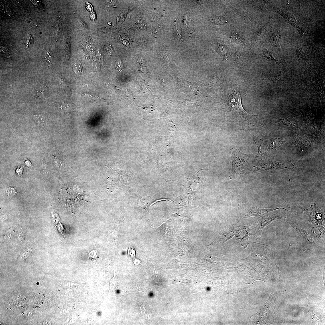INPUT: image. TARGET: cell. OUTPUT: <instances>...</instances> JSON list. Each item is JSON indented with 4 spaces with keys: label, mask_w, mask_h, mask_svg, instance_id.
Returning a JSON list of instances; mask_svg holds the SVG:
<instances>
[{
    "label": "cell",
    "mask_w": 325,
    "mask_h": 325,
    "mask_svg": "<svg viewBox=\"0 0 325 325\" xmlns=\"http://www.w3.org/2000/svg\"><path fill=\"white\" fill-rule=\"evenodd\" d=\"M263 55L264 57L266 58L268 60L279 63L278 61L273 56L271 52L268 50L267 48L263 51Z\"/></svg>",
    "instance_id": "5bb4252c"
},
{
    "label": "cell",
    "mask_w": 325,
    "mask_h": 325,
    "mask_svg": "<svg viewBox=\"0 0 325 325\" xmlns=\"http://www.w3.org/2000/svg\"><path fill=\"white\" fill-rule=\"evenodd\" d=\"M231 155L232 162V171L231 176L235 174L237 176L247 167L249 156L234 148L231 149Z\"/></svg>",
    "instance_id": "7a4b0ae2"
},
{
    "label": "cell",
    "mask_w": 325,
    "mask_h": 325,
    "mask_svg": "<svg viewBox=\"0 0 325 325\" xmlns=\"http://www.w3.org/2000/svg\"><path fill=\"white\" fill-rule=\"evenodd\" d=\"M6 192L8 196H13L16 194V188L13 187H9L7 189Z\"/></svg>",
    "instance_id": "2e32d148"
},
{
    "label": "cell",
    "mask_w": 325,
    "mask_h": 325,
    "mask_svg": "<svg viewBox=\"0 0 325 325\" xmlns=\"http://www.w3.org/2000/svg\"><path fill=\"white\" fill-rule=\"evenodd\" d=\"M274 9L285 19L292 26L294 27L300 34L304 35V28L300 19L295 14L287 12L278 7H275Z\"/></svg>",
    "instance_id": "277c9868"
},
{
    "label": "cell",
    "mask_w": 325,
    "mask_h": 325,
    "mask_svg": "<svg viewBox=\"0 0 325 325\" xmlns=\"http://www.w3.org/2000/svg\"><path fill=\"white\" fill-rule=\"evenodd\" d=\"M254 140V141L257 147L258 148V152L257 156V157H261L262 156L263 153H262V151L261 149V146L262 144V141L261 140H259L258 138L256 137H253Z\"/></svg>",
    "instance_id": "4fadbf2b"
},
{
    "label": "cell",
    "mask_w": 325,
    "mask_h": 325,
    "mask_svg": "<svg viewBox=\"0 0 325 325\" xmlns=\"http://www.w3.org/2000/svg\"><path fill=\"white\" fill-rule=\"evenodd\" d=\"M275 79L278 80V81H292V80L285 77H278L275 78Z\"/></svg>",
    "instance_id": "d6986e66"
},
{
    "label": "cell",
    "mask_w": 325,
    "mask_h": 325,
    "mask_svg": "<svg viewBox=\"0 0 325 325\" xmlns=\"http://www.w3.org/2000/svg\"><path fill=\"white\" fill-rule=\"evenodd\" d=\"M271 142L269 149L272 150L277 149L285 142L283 140L280 139H275Z\"/></svg>",
    "instance_id": "ba28073f"
},
{
    "label": "cell",
    "mask_w": 325,
    "mask_h": 325,
    "mask_svg": "<svg viewBox=\"0 0 325 325\" xmlns=\"http://www.w3.org/2000/svg\"><path fill=\"white\" fill-rule=\"evenodd\" d=\"M62 110L64 112H70L74 109L75 106L72 104L62 103L60 107Z\"/></svg>",
    "instance_id": "7c38bea8"
},
{
    "label": "cell",
    "mask_w": 325,
    "mask_h": 325,
    "mask_svg": "<svg viewBox=\"0 0 325 325\" xmlns=\"http://www.w3.org/2000/svg\"><path fill=\"white\" fill-rule=\"evenodd\" d=\"M311 206L310 208L303 211H304V212L308 215L311 220L310 221H311L313 224L316 223L318 224L319 222L322 221V219L324 220V216L322 210L316 208L315 204Z\"/></svg>",
    "instance_id": "5b68a950"
},
{
    "label": "cell",
    "mask_w": 325,
    "mask_h": 325,
    "mask_svg": "<svg viewBox=\"0 0 325 325\" xmlns=\"http://www.w3.org/2000/svg\"><path fill=\"white\" fill-rule=\"evenodd\" d=\"M209 21L216 25H223L228 23L226 19L223 16L213 15L211 16Z\"/></svg>",
    "instance_id": "52a82bcc"
},
{
    "label": "cell",
    "mask_w": 325,
    "mask_h": 325,
    "mask_svg": "<svg viewBox=\"0 0 325 325\" xmlns=\"http://www.w3.org/2000/svg\"><path fill=\"white\" fill-rule=\"evenodd\" d=\"M273 295H271L268 302L265 305L259 313L255 316L257 323L268 324L271 322L274 315V302Z\"/></svg>",
    "instance_id": "3957f363"
},
{
    "label": "cell",
    "mask_w": 325,
    "mask_h": 325,
    "mask_svg": "<svg viewBox=\"0 0 325 325\" xmlns=\"http://www.w3.org/2000/svg\"><path fill=\"white\" fill-rule=\"evenodd\" d=\"M241 97L237 92H233L229 96L228 104L232 111L237 115L243 118L249 124L254 126L251 121V117L253 115L248 113L244 109L241 104Z\"/></svg>",
    "instance_id": "6da1fadb"
},
{
    "label": "cell",
    "mask_w": 325,
    "mask_h": 325,
    "mask_svg": "<svg viewBox=\"0 0 325 325\" xmlns=\"http://www.w3.org/2000/svg\"><path fill=\"white\" fill-rule=\"evenodd\" d=\"M34 120L40 126H44L45 124V118L42 115H35L34 117Z\"/></svg>",
    "instance_id": "8fae6325"
},
{
    "label": "cell",
    "mask_w": 325,
    "mask_h": 325,
    "mask_svg": "<svg viewBox=\"0 0 325 325\" xmlns=\"http://www.w3.org/2000/svg\"><path fill=\"white\" fill-rule=\"evenodd\" d=\"M52 54L51 51L47 50L45 52L44 54L45 60L47 66H49L52 60Z\"/></svg>",
    "instance_id": "9a60e30c"
},
{
    "label": "cell",
    "mask_w": 325,
    "mask_h": 325,
    "mask_svg": "<svg viewBox=\"0 0 325 325\" xmlns=\"http://www.w3.org/2000/svg\"><path fill=\"white\" fill-rule=\"evenodd\" d=\"M232 41L237 44H243L245 43V40L241 36L236 33H234L230 35Z\"/></svg>",
    "instance_id": "9c48e42d"
},
{
    "label": "cell",
    "mask_w": 325,
    "mask_h": 325,
    "mask_svg": "<svg viewBox=\"0 0 325 325\" xmlns=\"http://www.w3.org/2000/svg\"><path fill=\"white\" fill-rule=\"evenodd\" d=\"M56 163V165L59 167H60V166H62L61 162L58 159H55Z\"/></svg>",
    "instance_id": "44dd1931"
},
{
    "label": "cell",
    "mask_w": 325,
    "mask_h": 325,
    "mask_svg": "<svg viewBox=\"0 0 325 325\" xmlns=\"http://www.w3.org/2000/svg\"><path fill=\"white\" fill-rule=\"evenodd\" d=\"M270 40L271 43L273 46L279 48L282 41L283 40V36L279 32L274 31L270 34Z\"/></svg>",
    "instance_id": "8992f818"
},
{
    "label": "cell",
    "mask_w": 325,
    "mask_h": 325,
    "mask_svg": "<svg viewBox=\"0 0 325 325\" xmlns=\"http://www.w3.org/2000/svg\"><path fill=\"white\" fill-rule=\"evenodd\" d=\"M24 164L25 166H28L29 168L32 166V164L31 162L28 159H25L24 162Z\"/></svg>",
    "instance_id": "ffe728a7"
},
{
    "label": "cell",
    "mask_w": 325,
    "mask_h": 325,
    "mask_svg": "<svg viewBox=\"0 0 325 325\" xmlns=\"http://www.w3.org/2000/svg\"><path fill=\"white\" fill-rule=\"evenodd\" d=\"M218 51L221 55L225 59L227 60L228 55V50L227 48L223 45H220Z\"/></svg>",
    "instance_id": "30bf717a"
},
{
    "label": "cell",
    "mask_w": 325,
    "mask_h": 325,
    "mask_svg": "<svg viewBox=\"0 0 325 325\" xmlns=\"http://www.w3.org/2000/svg\"><path fill=\"white\" fill-rule=\"evenodd\" d=\"M83 95L86 97L88 98H89L91 99L97 100L99 99V97L98 96L93 94L85 93L83 94Z\"/></svg>",
    "instance_id": "e0dca14e"
},
{
    "label": "cell",
    "mask_w": 325,
    "mask_h": 325,
    "mask_svg": "<svg viewBox=\"0 0 325 325\" xmlns=\"http://www.w3.org/2000/svg\"><path fill=\"white\" fill-rule=\"evenodd\" d=\"M24 167V166L19 167L17 168V169H16L15 171L16 172L19 176H20L23 174Z\"/></svg>",
    "instance_id": "ac0fdd59"
}]
</instances>
